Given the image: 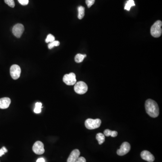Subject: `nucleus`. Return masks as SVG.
<instances>
[{
  "label": "nucleus",
  "mask_w": 162,
  "mask_h": 162,
  "mask_svg": "<svg viewBox=\"0 0 162 162\" xmlns=\"http://www.w3.org/2000/svg\"><path fill=\"white\" fill-rule=\"evenodd\" d=\"M146 112L152 117H156L159 115V107L158 104L154 100L148 99L145 103Z\"/></svg>",
  "instance_id": "nucleus-1"
},
{
  "label": "nucleus",
  "mask_w": 162,
  "mask_h": 162,
  "mask_svg": "<svg viewBox=\"0 0 162 162\" xmlns=\"http://www.w3.org/2000/svg\"><path fill=\"white\" fill-rule=\"evenodd\" d=\"M162 21L158 20L152 26L151 29V34L154 38H159L161 36L162 32Z\"/></svg>",
  "instance_id": "nucleus-2"
},
{
  "label": "nucleus",
  "mask_w": 162,
  "mask_h": 162,
  "mask_svg": "<svg viewBox=\"0 0 162 162\" xmlns=\"http://www.w3.org/2000/svg\"><path fill=\"white\" fill-rule=\"evenodd\" d=\"M101 121L100 119H88L85 122V125L87 129L93 130L99 128L101 126Z\"/></svg>",
  "instance_id": "nucleus-3"
},
{
  "label": "nucleus",
  "mask_w": 162,
  "mask_h": 162,
  "mask_svg": "<svg viewBox=\"0 0 162 162\" xmlns=\"http://www.w3.org/2000/svg\"><path fill=\"white\" fill-rule=\"evenodd\" d=\"M74 89L77 94H84L87 92L88 86L85 82H83L82 81H80L75 83Z\"/></svg>",
  "instance_id": "nucleus-4"
},
{
  "label": "nucleus",
  "mask_w": 162,
  "mask_h": 162,
  "mask_svg": "<svg viewBox=\"0 0 162 162\" xmlns=\"http://www.w3.org/2000/svg\"><path fill=\"white\" fill-rule=\"evenodd\" d=\"M63 82L66 85L69 86L74 85L76 83V75L74 73H71L69 74H66L63 76Z\"/></svg>",
  "instance_id": "nucleus-5"
},
{
  "label": "nucleus",
  "mask_w": 162,
  "mask_h": 162,
  "mask_svg": "<svg viewBox=\"0 0 162 162\" xmlns=\"http://www.w3.org/2000/svg\"><path fill=\"white\" fill-rule=\"evenodd\" d=\"M21 69L19 65H13L11 66L10 69V74L11 77L14 80L18 79L20 76Z\"/></svg>",
  "instance_id": "nucleus-6"
},
{
  "label": "nucleus",
  "mask_w": 162,
  "mask_h": 162,
  "mask_svg": "<svg viewBox=\"0 0 162 162\" xmlns=\"http://www.w3.org/2000/svg\"><path fill=\"white\" fill-rule=\"evenodd\" d=\"M131 150V146L128 142H124L121 144L119 149L117 150V153L119 156H124L128 154Z\"/></svg>",
  "instance_id": "nucleus-7"
},
{
  "label": "nucleus",
  "mask_w": 162,
  "mask_h": 162,
  "mask_svg": "<svg viewBox=\"0 0 162 162\" xmlns=\"http://www.w3.org/2000/svg\"><path fill=\"white\" fill-rule=\"evenodd\" d=\"M32 151L36 155H41L45 152L44 146L43 143L40 141H37L32 146Z\"/></svg>",
  "instance_id": "nucleus-8"
},
{
  "label": "nucleus",
  "mask_w": 162,
  "mask_h": 162,
  "mask_svg": "<svg viewBox=\"0 0 162 162\" xmlns=\"http://www.w3.org/2000/svg\"><path fill=\"white\" fill-rule=\"evenodd\" d=\"M24 26L21 24H17L13 27L12 32L16 38H20L24 31Z\"/></svg>",
  "instance_id": "nucleus-9"
},
{
  "label": "nucleus",
  "mask_w": 162,
  "mask_h": 162,
  "mask_svg": "<svg viewBox=\"0 0 162 162\" xmlns=\"http://www.w3.org/2000/svg\"><path fill=\"white\" fill-rule=\"evenodd\" d=\"M141 158L143 160L148 162H153L155 160V157L151 152L147 151H144L140 154Z\"/></svg>",
  "instance_id": "nucleus-10"
},
{
  "label": "nucleus",
  "mask_w": 162,
  "mask_h": 162,
  "mask_svg": "<svg viewBox=\"0 0 162 162\" xmlns=\"http://www.w3.org/2000/svg\"><path fill=\"white\" fill-rule=\"evenodd\" d=\"M80 155V151L75 149L72 151L67 159V162H75L79 157Z\"/></svg>",
  "instance_id": "nucleus-11"
},
{
  "label": "nucleus",
  "mask_w": 162,
  "mask_h": 162,
  "mask_svg": "<svg viewBox=\"0 0 162 162\" xmlns=\"http://www.w3.org/2000/svg\"><path fill=\"white\" fill-rule=\"evenodd\" d=\"M11 100L8 97L2 98L0 99V109H5L9 107Z\"/></svg>",
  "instance_id": "nucleus-12"
},
{
  "label": "nucleus",
  "mask_w": 162,
  "mask_h": 162,
  "mask_svg": "<svg viewBox=\"0 0 162 162\" xmlns=\"http://www.w3.org/2000/svg\"><path fill=\"white\" fill-rule=\"evenodd\" d=\"M104 133L105 136H111L113 137H116L117 135V132L115 131H111L109 129H106L105 130Z\"/></svg>",
  "instance_id": "nucleus-13"
},
{
  "label": "nucleus",
  "mask_w": 162,
  "mask_h": 162,
  "mask_svg": "<svg viewBox=\"0 0 162 162\" xmlns=\"http://www.w3.org/2000/svg\"><path fill=\"white\" fill-rule=\"evenodd\" d=\"M96 139L99 144H101L105 141V136L103 133H98L96 136Z\"/></svg>",
  "instance_id": "nucleus-14"
},
{
  "label": "nucleus",
  "mask_w": 162,
  "mask_h": 162,
  "mask_svg": "<svg viewBox=\"0 0 162 162\" xmlns=\"http://www.w3.org/2000/svg\"><path fill=\"white\" fill-rule=\"evenodd\" d=\"M78 18L79 20H82L85 16V8L82 6H78Z\"/></svg>",
  "instance_id": "nucleus-15"
},
{
  "label": "nucleus",
  "mask_w": 162,
  "mask_h": 162,
  "mask_svg": "<svg viewBox=\"0 0 162 162\" xmlns=\"http://www.w3.org/2000/svg\"><path fill=\"white\" fill-rule=\"evenodd\" d=\"M86 55H82L81 54H78L75 57V61L76 63H80L83 61V59L86 57Z\"/></svg>",
  "instance_id": "nucleus-16"
},
{
  "label": "nucleus",
  "mask_w": 162,
  "mask_h": 162,
  "mask_svg": "<svg viewBox=\"0 0 162 162\" xmlns=\"http://www.w3.org/2000/svg\"><path fill=\"white\" fill-rule=\"evenodd\" d=\"M135 6V2L133 0H129L127 1L125 6L124 9L127 11H129L132 6Z\"/></svg>",
  "instance_id": "nucleus-17"
},
{
  "label": "nucleus",
  "mask_w": 162,
  "mask_h": 162,
  "mask_svg": "<svg viewBox=\"0 0 162 162\" xmlns=\"http://www.w3.org/2000/svg\"><path fill=\"white\" fill-rule=\"evenodd\" d=\"M42 107V104L40 102H37L36 103L35 108L34 109V112L36 113H39L41 112V108Z\"/></svg>",
  "instance_id": "nucleus-18"
},
{
  "label": "nucleus",
  "mask_w": 162,
  "mask_h": 162,
  "mask_svg": "<svg viewBox=\"0 0 162 162\" xmlns=\"http://www.w3.org/2000/svg\"><path fill=\"white\" fill-rule=\"evenodd\" d=\"M60 44V43L58 41H54L51 43H49L48 45V47L49 49H51L55 47H58Z\"/></svg>",
  "instance_id": "nucleus-19"
},
{
  "label": "nucleus",
  "mask_w": 162,
  "mask_h": 162,
  "mask_svg": "<svg viewBox=\"0 0 162 162\" xmlns=\"http://www.w3.org/2000/svg\"><path fill=\"white\" fill-rule=\"evenodd\" d=\"M54 41H55V36L51 34H49L47 36L45 42H46V43H51V42H53Z\"/></svg>",
  "instance_id": "nucleus-20"
},
{
  "label": "nucleus",
  "mask_w": 162,
  "mask_h": 162,
  "mask_svg": "<svg viewBox=\"0 0 162 162\" xmlns=\"http://www.w3.org/2000/svg\"><path fill=\"white\" fill-rule=\"evenodd\" d=\"M5 2L11 7L14 8L15 6L14 0H4Z\"/></svg>",
  "instance_id": "nucleus-21"
},
{
  "label": "nucleus",
  "mask_w": 162,
  "mask_h": 162,
  "mask_svg": "<svg viewBox=\"0 0 162 162\" xmlns=\"http://www.w3.org/2000/svg\"><path fill=\"white\" fill-rule=\"evenodd\" d=\"M95 0H86V3L88 8H90L94 4Z\"/></svg>",
  "instance_id": "nucleus-22"
},
{
  "label": "nucleus",
  "mask_w": 162,
  "mask_h": 162,
  "mask_svg": "<svg viewBox=\"0 0 162 162\" xmlns=\"http://www.w3.org/2000/svg\"><path fill=\"white\" fill-rule=\"evenodd\" d=\"M19 3L23 5H26L28 4L29 1L28 0H18Z\"/></svg>",
  "instance_id": "nucleus-23"
},
{
  "label": "nucleus",
  "mask_w": 162,
  "mask_h": 162,
  "mask_svg": "<svg viewBox=\"0 0 162 162\" xmlns=\"http://www.w3.org/2000/svg\"><path fill=\"white\" fill-rule=\"evenodd\" d=\"M75 162H86V160L84 157H79Z\"/></svg>",
  "instance_id": "nucleus-24"
},
{
  "label": "nucleus",
  "mask_w": 162,
  "mask_h": 162,
  "mask_svg": "<svg viewBox=\"0 0 162 162\" xmlns=\"http://www.w3.org/2000/svg\"><path fill=\"white\" fill-rule=\"evenodd\" d=\"M5 153V152L3 150V148H1V149H0V157H1Z\"/></svg>",
  "instance_id": "nucleus-25"
},
{
  "label": "nucleus",
  "mask_w": 162,
  "mask_h": 162,
  "mask_svg": "<svg viewBox=\"0 0 162 162\" xmlns=\"http://www.w3.org/2000/svg\"><path fill=\"white\" fill-rule=\"evenodd\" d=\"M36 162H45V159L43 158H39Z\"/></svg>",
  "instance_id": "nucleus-26"
}]
</instances>
